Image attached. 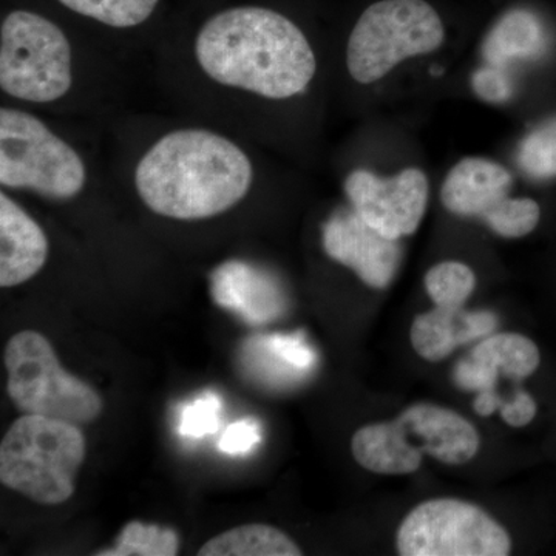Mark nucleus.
I'll list each match as a JSON object with an SVG mask.
<instances>
[{"label": "nucleus", "mask_w": 556, "mask_h": 556, "mask_svg": "<svg viewBox=\"0 0 556 556\" xmlns=\"http://www.w3.org/2000/svg\"><path fill=\"white\" fill-rule=\"evenodd\" d=\"M538 405L535 399L529 391L518 390L517 394L504 405L500 415L507 426L521 428L529 426L535 419Z\"/></svg>", "instance_id": "obj_25"}, {"label": "nucleus", "mask_w": 556, "mask_h": 556, "mask_svg": "<svg viewBox=\"0 0 556 556\" xmlns=\"http://www.w3.org/2000/svg\"><path fill=\"white\" fill-rule=\"evenodd\" d=\"M87 181L86 164L68 142L30 113L0 110V185L50 200H72Z\"/></svg>", "instance_id": "obj_6"}, {"label": "nucleus", "mask_w": 556, "mask_h": 556, "mask_svg": "<svg viewBox=\"0 0 556 556\" xmlns=\"http://www.w3.org/2000/svg\"><path fill=\"white\" fill-rule=\"evenodd\" d=\"M179 536L169 527L131 521L121 530L116 546L98 552L100 556H175Z\"/></svg>", "instance_id": "obj_18"}, {"label": "nucleus", "mask_w": 556, "mask_h": 556, "mask_svg": "<svg viewBox=\"0 0 556 556\" xmlns=\"http://www.w3.org/2000/svg\"><path fill=\"white\" fill-rule=\"evenodd\" d=\"M517 159L519 167L530 178H556V116L522 139Z\"/></svg>", "instance_id": "obj_21"}, {"label": "nucleus", "mask_w": 556, "mask_h": 556, "mask_svg": "<svg viewBox=\"0 0 556 556\" xmlns=\"http://www.w3.org/2000/svg\"><path fill=\"white\" fill-rule=\"evenodd\" d=\"M473 90L481 100L486 102H504L511 97V86L508 76L503 72V67L489 65V67L479 68L471 79Z\"/></svg>", "instance_id": "obj_24"}, {"label": "nucleus", "mask_w": 556, "mask_h": 556, "mask_svg": "<svg viewBox=\"0 0 556 556\" xmlns=\"http://www.w3.org/2000/svg\"><path fill=\"white\" fill-rule=\"evenodd\" d=\"M268 346L278 357L283 358L288 365H294L298 368L309 367L313 364L314 356L308 346L302 339L285 338V336H274L268 338Z\"/></svg>", "instance_id": "obj_26"}, {"label": "nucleus", "mask_w": 556, "mask_h": 556, "mask_svg": "<svg viewBox=\"0 0 556 556\" xmlns=\"http://www.w3.org/2000/svg\"><path fill=\"white\" fill-rule=\"evenodd\" d=\"M444 39V22L426 0H379L362 13L351 31L348 72L367 86L409 58L433 53Z\"/></svg>", "instance_id": "obj_5"}, {"label": "nucleus", "mask_w": 556, "mask_h": 556, "mask_svg": "<svg viewBox=\"0 0 556 556\" xmlns=\"http://www.w3.org/2000/svg\"><path fill=\"white\" fill-rule=\"evenodd\" d=\"M260 441L262 434L258 424L252 419H243L226 428L225 434L219 439L218 448L226 455H247Z\"/></svg>", "instance_id": "obj_23"}, {"label": "nucleus", "mask_w": 556, "mask_h": 556, "mask_svg": "<svg viewBox=\"0 0 556 556\" xmlns=\"http://www.w3.org/2000/svg\"><path fill=\"white\" fill-rule=\"evenodd\" d=\"M222 402L215 394L207 393L182 409L179 433L186 438L200 439L218 430Z\"/></svg>", "instance_id": "obj_22"}, {"label": "nucleus", "mask_w": 556, "mask_h": 556, "mask_svg": "<svg viewBox=\"0 0 556 556\" xmlns=\"http://www.w3.org/2000/svg\"><path fill=\"white\" fill-rule=\"evenodd\" d=\"M345 193L353 211L369 226L401 241L413 236L426 217L430 186L427 175L416 167L390 178L357 169L348 175Z\"/></svg>", "instance_id": "obj_11"}, {"label": "nucleus", "mask_w": 556, "mask_h": 556, "mask_svg": "<svg viewBox=\"0 0 556 556\" xmlns=\"http://www.w3.org/2000/svg\"><path fill=\"white\" fill-rule=\"evenodd\" d=\"M510 172L486 159L468 156L450 169L441 188V201L453 215L479 218L496 236L522 239L535 230L541 208L532 199L508 197Z\"/></svg>", "instance_id": "obj_10"}, {"label": "nucleus", "mask_w": 556, "mask_h": 556, "mask_svg": "<svg viewBox=\"0 0 556 556\" xmlns=\"http://www.w3.org/2000/svg\"><path fill=\"white\" fill-rule=\"evenodd\" d=\"M396 548L402 556H507L511 538L477 504L434 497L417 504L401 522Z\"/></svg>", "instance_id": "obj_9"}, {"label": "nucleus", "mask_w": 556, "mask_h": 556, "mask_svg": "<svg viewBox=\"0 0 556 556\" xmlns=\"http://www.w3.org/2000/svg\"><path fill=\"white\" fill-rule=\"evenodd\" d=\"M324 248L329 258L354 270L369 288L390 287L401 266L399 240L382 236L356 211L338 212L325 223Z\"/></svg>", "instance_id": "obj_13"}, {"label": "nucleus", "mask_w": 556, "mask_h": 556, "mask_svg": "<svg viewBox=\"0 0 556 556\" xmlns=\"http://www.w3.org/2000/svg\"><path fill=\"white\" fill-rule=\"evenodd\" d=\"M254 169L236 142L215 131L179 129L139 160L135 188L161 217L195 222L225 214L251 190Z\"/></svg>", "instance_id": "obj_2"}, {"label": "nucleus", "mask_w": 556, "mask_h": 556, "mask_svg": "<svg viewBox=\"0 0 556 556\" xmlns=\"http://www.w3.org/2000/svg\"><path fill=\"white\" fill-rule=\"evenodd\" d=\"M72 47L54 22L17 10L0 27V87L14 100L49 104L72 89Z\"/></svg>", "instance_id": "obj_8"}, {"label": "nucleus", "mask_w": 556, "mask_h": 556, "mask_svg": "<svg viewBox=\"0 0 556 556\" xmlns=\"http://www.w3.org/2000/svg\"><path fill=\"white\" fill-rule=\"evenodd\" d=\"M496 327V317L486 311L439 308L419 314L409 329V340L417 356L438 364L457 346L489 334Z\"/></svg>", "instance_id": "obj_15"}, {"label": "nucleus", "mask_w": 556, "mask_h": 556, "mask_svg": "<svg viewBox=\"0 0 556 556\" xmlns=\"http://www.w3.org/2000/svg\"><path fill=\"white\" fill-rule=\"evenodd\" d=\"M7 391L24 415H39L83 426L97 420L104 408L94 388L61 367L56 353L39 332L21 331L3 353Z\"/></svg>", "instance_id": "obj_7"}, {"label": "nucleus", "mask_w": 556, "mask_h": 556, "mask_svg": "<svg viewBox=\"0 0 556 556\" xmlns=\"http://www.w3.org/2000/svg\"><path fill=\"white\" fill-rule=\"evenodd\" d=\"M481 439L466 417L447 407L417 402L396 419L368 424L351 439L358 466L376 475L416 473L424 456L445 466H463L478 455Z\"/></svg>", "instance_id": "obj_3"}, {"label": "nucleus", "mask_w": 556, "mask_h": 556, "mask_svg": "<svg viewBox=\"0 0 556 556\" xmlns=\"http://www.w3.org/2000/svg\"><path fill=\"white\" fill-rule=\"evenodd\" d=\"M427 294L439 308H464L468 298L477 288L473 269L460 262H442L428 270L426 280Z\"/></svg>", "instance_id": "obj_19"}, {"label": "nucleus", "mask_w": 556, "mask_h": 556, "mask_svg": "<svg viewBox=\"0 0 556 556\" xmlns=\"http://www.w3.org/2000/svg\"><path fill=\"white\" fill-rule=\"evenodd\" d=\"M49 240L16 203L0 193V287L14 288L31 280L46 265Z\"/></svg>", "instance_id": "obj_14"}, {"label": "nucleus", "mask_w": 556, "mask_h": 556, "mask_svg": "<svg viewBox=\"0 0 556 556\" xmlns=\"http://www.w3.org/2000/svg\"><path fill=\"white\" fill-rule=\"evenodd\" d=\"M200 68L219 86L288 100L316 75L309 40L294 22L262 7H236L204 22L195 38Z\"/></svg>", "instance_id": "obj_1"}, {"label": "nucleus", "mask_w": 556, "mask_h": 556, "mask_svg": "<svg viewBox=\"0 0 556 556\" xmlns=\"http://www.w3.org/2000/svg\"><path fill=\"white\" fill-rule=\"evenodd\" d=\"M80 16L113 28H131L149 20L160 0H60Z\"/></svg>", "instance_id": "obj_20"}, {"label": "nucleus", "mask_w": 556, "mask_h": 556, "mask_svg": "<svg viewBox=\"0 0 556 556\" xmlns=\"http://www.w3.org/2000/svg\"><path fill=\"white\" fill-rule=\"evenodd\" d=\"M86 459L79 426L39 415L21 416L0 444V481L43 506H60L75 493Z\"/></svg>", "instance_id": "obj_4"}, {"label": "nucleus", "mask_w": 556, "mask_h": 556, "mask_svg": "<svg viewBox=\"0 0 556 556\" xmlns=\"http://www.w3.org/2000/svg\"><path fill=\"white\" fill-rule=\"evenodd\" d=\"M302 548L287 533L268 525L233 527L208 540L200 556H300Z\"/></svg>", "instance_id": "obj_17"}, {"label": "nucleus", "mask_w": 556, "mask_h": 556, "mask_svg": "<svg viewBox=\"0 0 556 556\" xmlns=\"http://www.w3.org/2000/svg\"><path fill=\"white\" fill-rule=\"evenodd\" d=\"M546 46L543 25L535 14L511 10L496 22L486 36L484 54L496 67L511 60L538 56Z\"/></svg>", "instance_id": "obj_16"}, {"label": "nucleus", "mask_w": 556, "mask_h": 556, "mask_svg": "<svg viewBox=\"0 0 556 556\" xmlns=\"http://www.w3.org/2000/svg\"><path fill=\"white\" fill-rule=\"evenodd\" d=\"M541 354L536 343L519 332H497L473 348L453 369L459 390L477 394L473 408L479 416H492L504 407L497 393L500 379L525 380L536 371Z\"/></svg>", "instance_id": "obj_12"}]
</instances>
